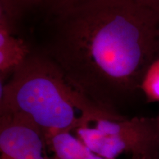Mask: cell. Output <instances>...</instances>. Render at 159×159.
Returning <instances> with one entry per match:
<instances>
[{"label":"cell","mask_w":159,"mask_h":159,"mask_svg":"<svg viewBox=\"0 0 159 159\" xmlns=\"http://www.w3.org/2000/svg\"><path fill=\"white\" fill-rule=\"evenodd\" d=\"M134 1L159 14V0H134Z\"/></svg>","instance_id":"10"},{"label":"cell","mask_w":159,"mask_h":159,"mask_svg":"<svg viewBox=\"0 0 159 159\" xmlns=\"http://www.w3.org/2000/svg\"><path fill=\"white\" fill-rule=\"evenodd\" d=\"M0 91V114L21 115L42 131L46 139L98 119L122 116L80 92L41 50L32 51L9 80L1 83Z\"/></svg>","instance_id":"2"},{"label":"cell","mask_w":159,"mask_h":159,"mask_svg":"<svg viewBox=\"0 0 159 159\" xmlns=\"http://www.w3.org/2000/svg\"><path fill=\"white\" fill-rule=\"evenodd\" d=\"M17 20L0 12V77L2 80L25 62L32 52L16 33Z\"/></svg>","instance_id":"5"},{"label":"cell","mask_w":159,"mask_h":159,"mask_svg":"<svg viewBox=\"0 0 159 159\" xmlns=\"http://www.w3.org/2000/svg\"><path fill=\"white\" fill-rule=\"evenodd\" d=\"M47 143L56 159H106L93 152L70 131L52 135Z\"/></svg>","instance_id":"6"},{"label":"cell","mask_w":159,"mask_h":159,"mask_svg":"<svg viewBox=\"0 0 159 159\" xmlns=\"http://www.w3.org/2000/svg\"><path fill=\"white\" fill-rule=\"evenodd\" d=\"M158 117H159V116H158Z\"/></svg>","instance_id":"11"},{"label":"cell","mask_w":159,"mask_h":159,"mask_svg":"<svg viewBox=\"0 0 159 159\" xmlns=\"http://www.w3.org/2000/svg\"><path fill=\"white\" fill-rule=\"evenodd\" d=\"M140 91L148 102H159V56L150 63L145 71Z\"/></svg>","instance_id":"7"},{"label":"cell","mask_w":159,"mask_h":159,"mask_svg":"<svg viewBox=\"0 0 159 159\" xmlns=\"http://www.w3.org/2000/svg\"><path fill=\"white\" fill-rule=\"evenodd\" d=\"M85 0H43L41 7L47 12V16L82 2Z\"/></svg>","instance_id":"9"},{"label":"cell","mask_w":159,"mask_h":159,"mask_svg":"<svg viewBox=\"0 0 159 159\" xmlns=\"http://www.w3.org/2000/svg\"><path fill=\"white\" fill-rule=\"evenodd\" d=\"M43 0H0V9L7 11L18 19L33 7L42 6Z\"/></svg>","instance_id":"8"},{"label":"cell","mask_w":159,"mask_h":159,"mask_svg":"<svg viewBox=\"0 0 159 159\" xmlns=\"http://www.w3.org/2000/svg\"><path fill=\"white\" fill-rule=\"evenodd\" d=\"M93 152L116 159L124 152L142 159H159V117L98 119L76 130Z\"/></svg>","instance_id":"3"},{"label":"cell","mask_w":159,"mask_h":159,"mask_svg":"<svg viewBox=\"0 0 159 159\" xmlns=\"http://www.w3.org/2000/svg\"><path fill=\"white\" fill-rule=\"evenodd\" d=\"M41 51L93 102L116 107L159 56V14L134 0H85L47 16Z\"/></svg>","instance_id":"1"},{"label":"cell","mask_w":159,"mask_h":159,"mask_svg":"<svg viewBox=\"0 0 159 159\" xmlns=\"http://www.w3.org/2000/svg\"><path fill=\"white\" fill-rule=\"evenodd\" d=\"M43 132L16 114H0V159H56L44 154Z\"/></svg>","instance_id":"4"}]
</instances>
